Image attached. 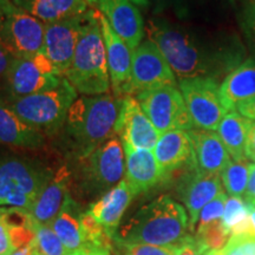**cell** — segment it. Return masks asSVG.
I'll list each match as a JSON object with an SVG mask.
<instances>
[{"instance_id": "22", "label": "cell", "mask_w": 255, "mask_h": 255, "mask_svg": "<svg viewBox=\"0 0 255 255\" xmlns=\"http://www.w3.org/2000/svg\"><path fill=\"white\" fill-rule=\"evenodd\" d=\"M45 133L24 122L7 104L0 102V144L38 149L45 143Z\"/></svg>"}, {"instance_id": "19", "label": "cell", "mask_w": 255, "mask_h": 255, "mask_svg": "<svg viewBox=\"0 0 255 255\" xmlns=\"http://www.w3.org/2000/svg\"><path fill=\"white\" fill-rule=\"evenodd\" d=\"M133 197L135 194L132 193L126 178H123L117 186L107 191L100 200L92 203L88 212L94 216L96 221L100 223L110 237H114L124 213Z\"/></svg>"}, {"instance_id": "20", "label": "cell", "mask_w": 255, "mask_h": 255, "mask_svg": "<svg viewBox=\"0 0 255 255\" xmlns=\"http://www.w3.org/2000/svg\"><path fill=\"white\" fill-rule=\"evenodd\" d=\"M188 132L193 143L196 168L207 174H221L231 161V155L218 132L197 128Z\"/></svg>"}, {"instance_id": "14", "label": "cell", "mask_w": 255, "mask_h": 255, "mask_svg": "<svg viewBox=\"0 0 255 255\" xmlns=\"http://www.w3.org/2000/svg\"><path fill=\"white\" fill-rule=\"evenodd\" d=\"M222 191L221 177L219 175L203 173L196 167L191 168L190 173L181 178L178 195L186 206L191 231H194L199 221L201 210Z\"/></svg>"}, {"instance_id": "8", "label": "cell", "mask_w": 255, "mask_h": 255, "mask_svg": "<svg viewBox=\"0 0 255 255\" xmlns=\"http://www.w3.org/2000/svg\"><path fill=\"white\" fill-rule=\"evenodd\" d=\"M82 176L90 191H109L126 175V157L122 141L114 135L96 150L82 158Z\"/></svg>"}, {"instance_id": "7", "label": "cell", "mask_w": 255, "mask_h": 255, "mask_svg": "<svg viewBox=\"0 0 255 255\" xmlns=\"http://www.w3.org/2000/svg\"><path fill=\"white\" fill-rule=\"evenodd\" d=\"M178 89L195 128L216 131L227 114L222 105L216 79L212 77L182 78L178 82Z\"/></svg>"}, {"instance_id": "17", "label": "cell", "mask_w": 255, "mask_h": 255, "mask_svg": "<svg viewBox=\"0 0 255 255\" xmlns=\"http://www.w3.org/2000/svg\"><path fill=\"white\" fill-rule=\"evenodd\" d=\"M152 152L163 178L186 164L196 165L189 132L184 130H170L161 133Z\"/></svg>"}, {"instance_id": "33", "label": "cell", "mask_w": 255, "mask_h": 255, "mask_svg": "<svg viewBox=\"0 0 255 255\" xmlns=\"http://www.w3.org/2000/svg\"><path fill=\"white\" fill-rule=\"evenodd\" d=\"M221 252L223 255H255V237L251 234L233 235Z\"/></svg>"}, {"instance_id": "10", "label": "cell", "mask_w": 255, "mask_h": 255, "mask_svg": "<svg viewBox=\"0 0 255 255\" xmlns=\"http://www.w3.org/2000/svg\"><path fill=\"white\" fill-rule=\"evenodd\" d=\"M165 85H176L174 71L154 41L150 39L142 41L132 51L128 96H136Z\"/></svg>"}, {"instance_id": "2", "label": "cell", "mask_w": 255, "mask_h": 255, "mask_svg": "<svg viewBox=\"0 0 255 255\" xmlns=\"http://www.w3.org/2000/svg\"><path fill=\"white\" fill-rule=\"evenodd\" d=\"M187 209L168 195L143 206L120 228L116 240L128 245L145 244L177 247L188 237Z\"/></svg>"}, {"instance_id": "9", "label": "cell", "mask_w": 255, "mask_h": 255, "mask_svg": "<svg viewBox=\"0 0 255 255\" xmlns=\"http://www.w3.org/2000/svg\"><path fill=\"white\" fill-rule=\"evenodd\" d=\"M45 25L14 6L0 30V43L14 58H33L44 51Z\"/></svg>"}, {"instance_id": "41", "label": "cell", "mask_w": 255, "mask_h": 255, "mask_svg": "<svg viewBox=\"0 0 255 255\" xmlns=\"http://www.w3.org/2000/svg\"><path fill=\"white\" fill-rule=\"evenodd\" d=\"M14 7L12 0H0V30H1L2 24H4L6 17Z\"/></svg>"}, {"instance_id": "21", "label": "cell", "mask_w": 255, "mask_h": 255, "mask_svg": "<svg viewBox=\"0 0 255 255\" xmlns=\"http://www.w3.org/2000/svg\"><path fill=\"white\" fill-rule=\"evenodd\" d=\"M70 173L62 167L53 174L50 182L40 191L28 210L32 218L41 225H51L69 197Z\"/></svg>"}, {"instance_id": "38", "label": "cell", "mask_w": 255, "mask_h": 255, "mask_svg": "<svg viewBox=\"0 0 255 255\" xmlns=\"http://www.w3.org/2000/svg\"><path fill=\"white\" fill-rule=\"evenodd\" d=\"M245 199L247 203L255 202V163L250 164V176H248V184Z\"/></svg>"}, {"instance_id": "37", "label": "cell", "mask_w": 255, "mask_h": 255, "mask_svg": "<svg viewBox=\"0 0 255 255\" xmlns=\"http://www.w3.org/2000/svg\"><path fill=\"white\" fill-rule=\"evenodd\" d=\"M235 110L244 117H246L247 120L255 122V96L250 100L241 102Z\"/></svg>"}, {"instance_id": "43", "label": "cell", "mask_w": 255, "mask_h": 255, "mask_svg": "<svg viewBox=\"0 0 255 255\" xmlns=\"http://www.w3.org/2000/svg\"><path fill=\"white\" fill-rule=\"evenodd\" d=\"M11 255H31L30 247H28V245H27V246L19 247V248H17V250H15Z\"/></svg>"}, {"instance_id": "35", "label": "cell", "mask_w": 255, "mask_h": 255, "mask_svg": "<svg viewBox=\"0 0 255 255\" xmlns=\"http://www.w3.org/2000/svg\"><path fill=\"white\" fill-rule=\"evenodd\" d=\"M17 250L12 235L11 227L2 216V208L0 213V255H11Z\"/></svg>"}, {"instance_id": "47", "label": "cell", "mask_w": 255, "mask_h": 255, "mask_svg": "<svg viewBox=\"0 0 255 255\" xmlns=\"http://www.w3.org/2000/svg\"><path fill=\"white\" fill-rule=\"evenodd\" d=\"M68 255H88V253H87V251H84V250H79V251L72 252V253H69Z\"/></svg>"}, {"instance_id": "36", "label": "cell", "mask_w": 255, "mask_h": 255, "mask_svg": "<svg viewBox=\"0 0 255 255\" xmlns=\"http://www.w3.org/2000/svg\"><path fill=\"white\" fill-rule=\"evenodd\" d=\"M208 251L195 237H188L175 250V255H202Z\"/></svg>"}, {"instance_id": "3", "label": "cell", "mask_w": 255, "mask_h": 255, "mask_svg": "<svg viewBox=\"0 0 255 255\" xmlns=\"http://www.w3.org/2000/svg\"><path fill=\"white\" fill-rule=\"evenodd\" d=\"M65 78L83 96L105 95L111 87L107 50L102 37L98 11L89 8L83 14L77 47Z\"/></svg>"}, {"instance_id": "42", "label": "cell", "mask_w": 255, "mask_h": 255, "mask_svg": "<svg viewBox=\"0 0 255 255\" xmlns=\"http://www.w3.org/2000/svg\"><path fill=\"white\" fill-rule=\"evenodd\" d=\"M84 251H87L88 255H110L109 250H107V248H94V250Z\"/></svg>"}, {"instance_id": "32", "label": "cell", "mask_w": 255, "mask_h": 255, "mask_svg": "<svg viewBox=\"0 0 255 255\" xmlns=\"http://www.w3.org/2000/svg\"><path fill=\"white\" fill-rule=\"evenodd\" d=\"M117 255H175L176 247H162L154 245H128L117 241Z\"/></svg>"}, {"instance_id": "15", "label": "cell", "mask_w": 255, "mask_h": 255, "mask_svg": "<svg viewBox=\"0 0 255 255\" xmlns=\"http://www.w3.org/2000/svg\"><path fill=\"white\" fill-rule=\"evenodd\" d=\"M98 17H100L102 37H103L105 50H107L111 88L116 97L123 98L129 95L132 51L113 30L109 21L103 14L98 12Z\"/></svg>"}, {"instance_id": "31", "label": "cell", "mask_w": 255, "mask_h": 255, "mask_svg": "<svg viewBox=\"0 0 255 255\" xmlns=\"http://www.w3.org/2000/svg\"><path fill=\"white\" fill-rule=\"evenodd\" d=\"M227 199V194H226L225 191H222V193L219 194L214 200L210 201L208 205H206L205 208L201 210L200 213L199 221L196 223L197 228L205 227V226L209 225V223L221 221Z\"/></svg>"}, {"instance_id": "39", "label": "cell", "mask_w": 255, "mask_h": 255, "mask_svg": "<svg viewBox=\"0 0 255 255\" xmlns=\"http://www.w3.org/2000/svg\"><path fill=\"white\" fill-rule=\"evenodd\" d=\"M14 57L5 49V46L0 43V77L4 78V76L7 72L12 62H13Z\"/></svg>"}, {"instance_id": "12", "label": "cell", "mask_w": 255, "mask_h": 255, "mask_svg": "<svg viewBox=\"0 0 255 255\" xmlns=\"http://www.w3.org/2000/svg\"><path fill=\"white\" fill-rule=\"evenodd\" d=\"M87 2L107 18L130 50L133 51L142 43L144 21L133 2L130 0H87Z\"/></svg>"}, {"instance_id": "49", "label": "cell", "mask_w": 255, "mask_h": 255, "mask_svg": "<svg viewBox=\"0 0 255 255\" xmlns=\"http://www.w3.org/2000/svg\"><path fill=\"white\" fill-rule=\"evenodd\" d=\"M0 213H1V208H0Z\"/></svg>"}, {"instance_id": "34", "label": "cell", "mask_w": 255, "mask_h": 255, "mask_svg": "<svg viewBox=\"0 0 255 255\" xmlns=\"http://www.w3.org/2000/svg\"><path fill=\"white\" fill-rule=\"evenodd\" d=\"M240 25L248 41L255 47V0H246L240 12Z\"/></svg>"}, {"instance_id": "40", "label": "cell", "mask_w": 255, "mask_h": 255, "mask_svg": "<svg viewBox=\"0 0 255 255\" xmlns=\"http://www.w3.org/2000/svg\"><path fill=\"white\" fill-rule=\"evenodd\" d=\"M246 158L255 162V122L251 127L246 143Z\"/></svg>"}, {"instance_id": "16", "label": "cell", "mask_w": 255, "mask_h": 255, "mask_svg": "<svg viewBox=\"0 0 255 255\" xmlns=\"http://www.w3.org/2000/svg\"><path fill=\"white\" fill-rule=\"evenodd\" d=\"M4 81L11 98H19L56 89L63 77L44 73L33 58H14Z\"/></svg>"}, {"instance_id": "6", "label": "cell", "mask_w": 255, "mask_h": 255, "mask_svg": "<svg viewBox=\"0 0 255 255\" xmlns=\"http://www.w3.org/2000/svg\"><path fill=\"white\" fill-rule=\"evenodd\" d=\"M135 97L159 133L170 130L190 131L195 129L177 85L151 89Z\"/></svg>"}, {"instance_id": "30", "label": "cell", "mask_w": 255, "mask_h": 255, "mask_svg": "<svg viewBox=\"0 0 255 255\" xmlns=\"http://www.w3.org/2000/svg\"><path fill=\"white\" fill-rule=\"evenodd\" d=\"M33 201L0 171V207L30 210Z\"/></svg>"}, {"instance_id": "18", "label": "cell", "mask_w": 255, "mask_h": 255, "mask_svg": "<svg viewBox=\"0 0 255 255\" xmlns=\"http://www.w3.org/2000/svg\"><path fill=\"white\" fill-rule=\"evenodd\" d=\"M123 149L126 157L124 178L135 196L151 189L163 178L152 150L133 149L128 144H123Z\"/></svg>"}, {"instance_id": "27", "label": "cell", "mask_w": 255, "mask_h": 255, "mask_svg": "<svg viewBox=\"0 0 255 255\" xmlns=\"http://www.w3.org/2000/svg\"><path fill=\"white\" fill-rule=\"evenodd\" d=\"M222 226L229 237L244 234L254 235L250 207L242 197L229 196L226 201Z\"/></svg>"}, {"instance_id": "4", "label": "cell", "mask_w": 255, "mask_h": 255, "mask_svg": "<svg viewBox=\"0 0 255 255\" xmlns=\"http://www.w3.org/2000/svg\"><path fill=\"white\" fill-rule=\"evenodd\" d=\"M149 39L154 41L178 78L212 77L232 70L213 59L186 32L161 20H152L148 27Z\"/></svg>"}, {"instance_id": "23", "label": "cell", "mask_w": 255, "mask_h": 255, "mask_svg": "<svg viewBox=\"0 0 255 255\" xmlns=\"http://www.w3.org/2000/svg\"><path fill=\"white\" fill-rule=\"evenodd\" d=\"M255 96V57L239 64L220 85V97L226 111L237 109L241 102Z\"/></svg>"}, {"instance_id": "46", "label": "cell", "mask_w": 255, "mask_h": 255, "mask_svg": "<svg viewBox=\"0 0 255 255\" xmlns=\"http://www.w3.org/2000/svg\"><path fill=\"white\" fill-rule=\"evenodd\" d=\"M202 255H223L221 250L220 251H215V250H210V251H207L206 253H203Z\"/></svg>"}, {"instance_id": "1", "label": "cell", "mask_w": 255, "mask_h": 255, "mask_svg": "<svg viewBox=\"0 0 255 255\" xmlns=\"http://www.w3.org/2000/svg\"><path fill=\"white\" fill-rule=\"evenodd\" d=\"M123 98L115 95L82 96L70 108L64 138L73 155L84 158L116 135Z\"/></svg>"}, {"instance_id": "44", "label": "cell", "mask_w": 255, "mask_h": 255, "mask_svg": "<svg viewBox=\"0 0 255 255\" xmlns=\"http://www.w3.org/2000/svg\"><path fill=\"white\" fill-rule=\"evenodd\" d=\"M247 205H248V207H250L252 226H253V233H254V237H255V202L247 203Z\"/></svg>"}, {"instance_id": "48", "label": "cell", "mask_w": 255, "mask_h": 255, "mask_svg": "<svg viewBox=\"0 0 255 255\" xmlns=\"http://www.w3.org/2000/svg\"><path fill=\"white\" fill-rule=\"evenodd\" d=\"M155 1L159 2V4H165V2H168V1H171V0H155Z\"/></svg>"}, {"instance_id": "5", "label": "cell", "mask_w": 255, "mask_h": 255, "mask_svg": "<svg viewBox=\"0 0 255 255\" xmlns=\"http://www.w3.org/2000/svg\"><path fill=\"white\" fill-rule=\"evenodd\" d=\"M78 98V92L63 78L59 87L25 97L11 98L7 104L24 122L45 135H55L65 124L66 116Z\"/></svg>"}, {"instance_id": "45", "label": "cell", "mask_w": 255, "mask_h": 255, "mask_svg": "<svg viewBox=\"0 0 255 255\" xmlns=\"http://www.w3.org/2000/svg\"><path fill=\"white\" fill-rule=\"evenodd\" d=\"M130 1L133 2L135 5L142 6V7H146L149 5V0H130Z\"/></svg>"}, {"instance_id": "13", "label": "cell", "mask_w": 255, "mask_h": 255, "mask_svg": "<svg viewBox=\"0 0 255 255\" xmlns=\"http://www.w3.org/2000/svg\"><path fill=\"white\" fill-rule=\"evenodd\" d=\"M84 13L45 25L43 52L53 63L60 76L65 75L71 66Z\"/></svg>"}, {"instance_id": "29", "label": "cell", "mask_w": 255, "mask_h": 255, "mask_svg": "<svg viewBox=\"0 0 255 255\" xmlns=\"http://www.w3.org/2000/svg\"><path fill=\"white\" fill-rule=\"evenodd\" d=\"M250 164L246 161L231 159L221 171V182L229 196L242 197L245 195L250 176Z\"/></svg>"}, {"instance_id": "24", "label": "cell", "mask_w": 255, "mask_h": 255, "mask_svg": "<svg viewBox=\"0 0 255 255\" xmlns=\"http://www.w3.org/2000/svg\"><path fill=\"white\" fill-rule=\"evenodd\" d=\"M12 2L45 24L65 20L89 9L87 0H12Z\"/></svg>"}, {"instance_id": "28", "label": "cell", "mask_w": 255, "mask_h": 255, "mask_svg": "<svg viewBox=\"0 0 255 255\" xmlns=\"http://www.w3.org/2000/svg\"><path fill=\"white\" fill-rule=\"evenodd\" d=\"M32 231L33 239L28 245L31 255H68V251L51 226L41 225L33 219Z\"/></svg>"}, {"instance_id": "11", "label": "cell", "mask_w": 255, "mask_h": 255, "mask_svg": "<svg viewBox=\"0 0 255 255\" xmlns=\"http://www.w3.org/2000/svg\"><path fill=\"white\" fill-rule=\"evenodd\" d=\"M116 135L123 144L133 149L152 150L161 133L148 119L135 96H126L116 124Z\"/></svg>"}, {"instance_id": "25", "label": "cell", "mask_w": 255, "mask_h": 255, "mask_svg": "<svg viewBox=\"0 0 255 255\" xmlns=\"http://www.w3.org/2000/svg\"><path fill=\"white\" fill-rule=\"evenodd\" d=\"M50 226L63 242L68 254L84 248L85 235L82 225V214L78 212L77 203L70 196Z\"/></svg>"}, {"instance_id": "26", "label": "cell", "mask_w": 255, "mask_h": 255, "mask_svg": "<svg viewBox=\"0 0 255 255\" xmlns=\"http://www.w3.org/2000/svg\"><path fill=\"white\" fill-rule=\"evenodd\" d=\"M253 122L237 110L228 111L216 130L228 154L234 161H246V143Z\"/></svg>"}]
</instances>
